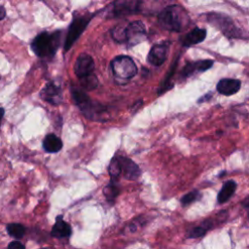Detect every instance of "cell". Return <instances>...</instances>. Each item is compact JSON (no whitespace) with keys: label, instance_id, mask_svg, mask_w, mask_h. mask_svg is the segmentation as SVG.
Masks as SVG:
<instances>
[{"label":"cell","instance_id":"29","mask_svg":"<svg viewBox=\"0 0 249 249\" xmlns=\"http://www.w3.org/2000/svg\"><path fill=\"white\" fill-rule=\"evenodd\" d=\"M39 249H52L51 247H42V248H39Z\"/></svg>","mask_w":249,"mask_h":249},{"label":"cell","instance_id":"15","mask_svg":"<svg viewBox=\"0 0 249 249\" xmlns=\"http://www.w3.org/2000/svg\"><path fill=\"white\" fill-rule=\"evenodd\" d=\"M206 37V30L204 28H198L196 27L192 31L186 34L184 40H183V45L185 47H190L196 44H198L202 42Z\"/></svg>","mask_w":249,"mask_h":249},{"label":"cell","instance_id":"19","mask_svg":"<svg viewBox=\"0 0 249 249\" xmlns=\"http://www.w3.org/2000/svg\"><path fill=\"white\" fill-rule=\"evenodd\" d=\"M103 194L108 202L114 203L115 199L120 194V185L117 182V179H112L111 182L104 187Z\"/></svg>","mask_w":249,"mask_h":249},{"label":"cell","instance_id":"23","mask_svg":"<svg viewBox=\"0 0 249 249\" xmlns=\"http://www.w3.org/2000/svg\"><path fill=\"white\" fill-rule=\"evenodd\" d=\"M200 198V194L198 191H192L188 194H186L185 196H183L180 199V202L183 206H187L190 205L191 203L198 200Z\"/></svg>","mask_w":249,"mask_h":249},{"label":"cell","instance_id":"2","mask_svg":"<svg viewBox=\"0 0 249 249\" xmlns=\"http://www.w3.org/2000/svg\"><path fill=\"white\" fill-rule=\"evenodd\" d=\"M61 31L56 30L53 33L43 31L38 34L31 43V49L39 57L53 56L58 49Z\"/></svg>","mask_w":249,"mask_h":249},{"label":"cell","instance_id":"24","mask_svg":"<svg viewBox=\"0 0 249 249\" xmlns=\"http://www.w3.org/2000/svg\"><path fill=\"white\" fill-rule=\"evenodd\" d=\"M80 81H81L82 86H83L85 89H89V90L95 89V88L97 87V85H98V80H97V78L95 77V75H93V74H90V75H89V76H87V77L81 78Z\"/></svg>","mask_w":249,"mask_h":249},{"label":"cell","instance_id":"21","mask_svg":"<svg viewBox=\"0 0 249 249\" xmlns=\"http://www.w3.org/2000/svg\"><path fill=\"white\" fill-rule=\"evenodd\" d=\"M108 171H109V175L111 176L112 179H118L122 175L119 156H116L111 160L109 166H108Z\"/></svg>","mask_w":249,"mask_h":249},{"label":"cell","instance_id":"3","mask_svg":"<svg viewBox=\"0 0 249 249\" xmlns=\"http://www.w3.org/2000/svg\"><path fill=\"white\" fill-rule=\"evenodd\" d=\"M71 95L75 104L80 108V110L88 119L97 121L101 114L104 112V107L98 103H94L81 89L72 87Z\"/></svg>","mask_w":249,"mask_h":249},{"label":"cell","instance_id":"18","mask_svg":"<svg viewBox=\"0 0 249 249\" xmlns=\"http://www.w3.org/2000/svg\"><path fill=\"white\" fill-rule=\"evenodd\" d=\"M212 227H213V221L212 220H205L200 225H198L196 227H194L192 230H190L187 236H188V238L202 237Z\"/></svg>","mask_w":249,"mask_h":249},{"label":"cell","instance_id":"8","mask_svg":"<svg viewBox=\"0 0 249 249\" xmlns=\"http://www.w3.org/2000/svg\"><path fill=\"white\" fill-rule=\"evenodd\" d=\"M41 97L53 105L59 104L62 100V91L60 86L54 82L48 83L41 91Z\"/></svg>","mask_w":249,"mask_h":249},{"label":"cell","instance_id":"26","mask_svg":"<svg viewBox=\"0 0 249 249\" xmlns=\"http://www.w3.org/2000/svg\"><path fill=\"white\" fill-rule=\"evenodd\" d=\"M241 204H242V206H243L245 209H247V210L249 211V196H246V197L242 200Z\"/></svg>","mask_w":249,"mask_h":249},{"label":"cell","instance_id":"20","mask_svg":"<svg viewBox=\"0 0 249 249\" xmlns=\"http://www.w3.org/2000/svg\"><path fill=\"white\" fill-rule=\"evenodd\" d=\"M6 231L11 237L18 240L24 236L26 232V228L19 223H10L6 226Z\"/></svg>","mask_w":249,"mask_h":249},{"label":"cell","instance_id":"16","mask_svg":"<svg viewBox=\"0 0 249 249\" xmlns=\"http://www.w3.org/2000/svg\"><path fill=\"white\" fill-rule=\"evenodd\" d=\"M43 148L49 153H56L62 148V141L55 134L50 133L43 140Z\"/></svg>","mask_w":249,"mask_h":249},{"label":"cell","instance_id":"30","mask_svg":"<svg viewBox=\"0 0 249 249\" xmlns=\"http://www.w3.org/2000/svg\"><path fill=\"white\" fill-rule=\"evenodd\" d=\"M248 220H249V211H248Z\"/></svg>","mask_w":249,"mask_h":249},{"label":"cell","instance_id":"11","mask_svg":"<svg viewBox=\"0 0 249 249\" xmlns=\"http://www.w3.org/2000/svg\"><path fill=\"white\" fill-rule=\"evenodd\" d=\"M241 87V83L237 79H231V78H224L221 79L217 83V90L219 93L226 95V96H231L234 93H236Z\"/></svg>","mask_w":249,"mask_h":249},{"label":"cell","instance_id":"27","mask_svg":"<svg viewBox=\"0 0 249 249\" xmlns=\"http://www.w3.org/2000/svg\"><path fill=\"white\" fill-rule=\"evenodd\" d=\"M5 16H6V10L3 6L0 5V20L3 19L5 18Z\"/></svg>","mask_w":249,"mask_h":249},{"label":"cell","instance_id":"12","mask_svg":"<svg viewBox=\"0 0 249 249\" xmlns=\"http://www.w3.org/2000/svg\"><path fill=\"white\" fill-rule=\"evenodd\" d=\"M166 53L167 47L164 44H158L155 45L149 52L147 60L149 63L155 66L161 65L166 59Z\"/></svg>","mask_w":249,"mask_h":249},{"label":"cell","instance_id":"13","mask_svg":"<svg viewBox=\"0 0 249 249\" xmlns=\"http://www.w3.org/2000/svg\"><path fill=\"white\" fill-rule=\"evenodd\" d=\"M140 2L138 1H117L113 3L112 14L114 17H123L124 15L135 13L138 10Z\"/></svg>","mask_w":249,"mask_h":249},{"label":"cell","instance_id":"17","mask_svg":"<svg viewBox=\"0 0 249 249\" xmlns=\"http://www.w3.org/2000/svg\"><path fill=\"white\" fill-rule=\"evenodd\" d=\"M235 190H236V183L232 180L227 181L226 183H224L223 187L221 188V190L218 194L217 201L221 204L225 203L226 201H228L232 196Z\"/></svg>","mask_w":249,"mask_h":249},{"label":"cell","instance_id":"22","mask_svg":"<svg viewBox=\"0 0 249 249\" xmlns=\"http://www.w3.org/2000/svg\"><path fill=\"white\" fill-rule=\"evenodd\" d=\"M125 28H126V25L118 24L112 29L111 34H112L113 39L116 42H118V43L125 42Z\"/></svg>","mask_w":249,"mask_h":249},{"label":"cell","instance_id":"28","mask_svg":"<svg viewBox=\"0 0 249 249\" xmlns=\"http://www.w3.org/2000/svg\"><path fill=\"white\" fill-rule=\"evenodd\" d=\"M4 114H5V110H4V108L0 107V124H1L2 119H3V117H4Z\"/></svg>","mask_w":249,"mask_h":249},{"label":"cell","instance_id":"10","mask_svg":"<svg viewBox=\"0 0 249 249\" xmlns=\"http://www.w3.org/2000/svg\"><path fill=\"white\" fill-rule=\"evenodd\" d=\"M72 234L71 226L63 220L62 215H58L55 218V222L51 230V236L54 238H69Z\"/></svg>","mask_w":249,"mask_h":249},{"label":"cell","instance_id":"7","mask_svg":"<svg viewBox=\"0 0 249 249\" xmlns=\"http://www.w3.org/2000/svg\"><path fill=\"white\" fill-rule=\"evenodd\" d=\"M94 69V62L92 57L87 53H81L74 64V72L76 76L81 79L92 74Z\"/></svg>","mask_w":249,"mask_h":249},{"label":"cell","instance_id":"25","mask_svg":"<svg viewBox=\"0 0 249 249\" xmlns=\"http://www.w3.org/2000/svg\"><path fill=\"white\" fill-rule=\"evenodd\" d=\"M7 249H25V245L19 240H14L8 244Z\"/></svg>","mask_w":249,"mask_h":249},{"label":"cell","instance_id":"6","mask_svg":"<svg viewBox=\"0 0 249 249\" xmlns=\"http://www.w3.org/2000/svg\"><path fill=\"white\" fill-rule=\"evenodd\" d=\"M146 38V28L141 20L131 21L125 28V43L132 47L144 41Z\"/></svg>","mask_w":249,"mask_h":249},{"label":"cell","instance_id":"14","mask_svg":"<svg viewBox=\"0 0 249 249\" xmlns=\"http://www.w3.org/2000/svg\"><path fill=\"white\" fill-rule=\"evenodd\" d=\"M213 60L211 59H204V60H198L196 62H189L185 65L183 68L182 74L184 77H189L196 72H203L209 69L213 65Z\"/></svg>","mask_w":249,"mask_h":249},{"label":"cell","instance_id":"4","mask_svg":"<svg viewBox=\"0 0 249 249\" xmlns=\"http://www.w3.org/2000/svg\"><path fill=\"white\" fill-rule=\"evenodd\" d=\"M111 70L115 80L124 84L134 77L137 73V67L132 58L127 55H118L111 61Z\"/></svg>","mask_w":249,"mask_h":249},{"label":"cell","instance_id":"9","mask_svg":"<svg viewBox=\"0 0 249 249\" xmlns=\"http://www.w3.org/2000/svg\"><path fill=\"white\" fill-rule=\"evenodd\" d=\"M122 175L127 180H136L141 175L139 166L129 158L124 156H119Z\"/></svg>","mask_w":249,"mask_h":249},{"label":"cell","instance_id":"5","mask_svg":"<svg viewBox=\"0 0 249 249\" xmlns=\"http://www.w3.org/2000/svg\"><path fill=\"white\" fill-rule=\"evenodd\" d=\"M92 18V15H75L73 17V20L71 24L69 25L68 32L65 38L64 42V51H68L72 45L77 41V39L81 36L83 31L87 28L89 25L90 19Z\"/></svg>","mask_w":249,"mask_h":249},{"label":"cell","instance_id":"1","mask_svg":"<svg viewBox=\"0 0 249 249\" xmlns=\"http://www.w3.org/2000/svg\"><path fill=\"white\" fill-rule=\"evenodd\" d=\"M161 28L169 31H181L189 22L187 12L179 5H171L164 8L158 17Z\"/></svg>","mask_w":249,"mask_h":249}]
</instances>
